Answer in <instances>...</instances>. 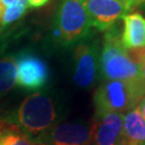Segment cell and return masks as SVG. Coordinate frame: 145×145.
<instances>
[{
    "mask_svg": "<svg viewBox=\"0 0 145 145\" xmlns=\"http://www.w3.org/2000/svg\"><path fill=\"white\" fill-rule=\"evenodd\" d=\"M2 120L31 139L36 138L35 141L38 142L57 125L58 110L48 95L38 91L27 96L15 111Z\"/></svg>",
    "mask_w": 145,
    "mask_h": 145,
    "instance_id": "6da1fadb",
    "label": "cell"
},
{
    "mask_svg": "<svg viewBox=\"0 0 145 145\" xmlns=\"http://www.w3.org/2000/svg\"><path fill=\"white\" fill-rule=\"evenodd\" d=\"M126 52L130 59L139 66L141 71V78L145 83V45L141 47L126 50Z\"/></svg>",
    "mask_w": 145,
    "mask_h": 145,
    "instance_id": "9a60e30c",
    "label": "cell"
},
{
    "mask_svg": "<svg viewBox=\"0 0 145 145\" xmlns=\"http://www.w3.org/2000/svg\"><path fill=\"white\" fill-rule=\"evenodd\" d=\"M121 113H102L96 114L93 128V145H121L123 131Z\"/></svg>",
    "mask_w": 145,
    "mask_h": 145,
    "instance_id": "9c48e42d",
    "label": "cell"
},
{
    "mask_svg": "<svg viewBox=\"0 0 145 145\" xmlns=\"http://www.w3.org/2000/svg\"><path fill=\"white\" fill-rule=\"evenodd\" d=\"M5 126V123L3 121V120H1V119H0V130L2 129Z\"/></svg>",
    "mask_w": 145,
    "mask_h": 145,
    "instance_id": "7402d4cb",
    "label": "cell"
},
{
    "mask_svg": "<svg viewBox=\"0 0 145 145\" xmlns=\"http://www.w3.org/2000/svg\"><path fill=\"white\" fill-rule=\"evenodd\" d=\"M124 25L120 42L125 50L145 45V18L140 13H131L123 17Z\"/></svg>",
    "mask_w": 145,
    "mask_h": 145,
    "instance_id": "30bf717a",
    "label": "cell"
},
{
    "mask_svg": "<svg viewBox=\"0 0 145 145\" xmlns=\"http://www.w3.org/2000/svg\"><path fill=\"white\" fill-rule=\"evenodd\" d=\"M121 145H145V120L138 106L124 114Z\"/></svg>",
    "mask_w": 145,
    "mask_h": 145,
    "instance_id": "8fae6325",
    "label": "cell"
},
{
    "mask_svg": "<svg viewBox=\"0 0 145 145\" xmlns=\"http://www.w3.org/2000/svg\"><path fill=\"white\" fill-rule=\"evenodd\" d=\"M38 143L41 145H90L93 128L85 123L57 124L44 135Z\"/></svg>",
    "mask_w": 145,
    "mask_h": 145,
    "instance_id": "ba28073f",
    "label": "cell"
},
{
    "mask_svg": "<svg viewBox=\"0 0 145 145\" xmlns=\"http://www.w3.org/2000/svg\"><path fill=\"white\" fill-rule=\"evenodd\" d=\"M15 1H17V0H1V2H2V3H3L5 7H7V8H8L9 5H13Z\"/></svg>",
    "mask_w": 145,
    "mask_h": 145,
    "instance_id": "44dd1931",
    "label": "cell"
},
{
    "mask_svg": "<svg viewBox=\"0 0 145 145\" xmlns=\"http://www.w3.org/2000/svg\"><path fill=\"white\" fill-rule=\"evenodd\" d=\"M138 109H139V111H140V113H141V115H142L143 119L145 120V97L142 99V101L139 103V105H138Z\"/></svg>",
    "mask_w": 145,
    "mask_h": 145,
    "instance_id": "ffe728a7",
    "label": "cell"
},
{
    "mask_svg": "<svg viewBox=\"0 0 145 145\" xmlns=\"http://www.w3.org/2000/svg\"><path fill=\"white\" fill-rule=\"evenodd\" d=\"M17 70L16 84L26 90L44 87L50 78L46 61L32 51H21L13 56Z\"/></svg>",
    "mask_w": 145,
    "mask_h": 145,
    "instance_id": "5b68a950",
    "label": "cell"
},
{
    "mask_svg": "<svg viewBox=\"0 0 145 145\" xmlns=\"http://www.w3.org/2000/svg\"><path fill=\"white\" fill-rule=\"evenodd\" d=\"M0 145H41L13 126L7 124L0 130Z\"/></svg>",
    "mask_w": 145,
    "mask_h": 145,
    "instance_id": "4fadbf2b",
    "label": "cell"
},
{
    "mask_svg": "<svg viewBox=\"0 0 145 145\" xmlns=\"http://www.w3.org/2000/svg\"><path fill=\"white\" fill-rule=\"evenodd\" d=\"M27 9H28L27 0H17L13 5H9L5 9V15H3L5 30H7L11 25L15 24L17 21H20L26 14Z\"/></svg>",
    "mask_w": 145,
    "mask_h": 145,
    "instance_id": "5bb4252c",
    "label": "cell"
},
{
    "mask_svg": "<svg viewBox=\"0 0 145 145\" xmlns=\"http://www.w3.org/2000/svg\"><path fill=\"white\" fill-rule=\"evenodd\" d=\"M99 51L95 42L82 41L74 50L73 81L81 88H88L97 78L99 68Z\"/></svg>",
    "mask_w": 145,
    "mask_h": 145,
    "instance_id": "52a82bcc",
    "label": "cell"
},
{
    "mask_svg": "<svg viewBox=\"0 0 145 145\" xmlns=\"http://www.w3.org/2000/svg\"><path fill=\"white\" fill-rule=\"evenodd\" d=\"M121 1H124L125 3H127L131 9L133 7H138V5H144L145 3V0H121Z\"/></svg>",
    "mask_w": 145,
    "mask_h": 145,
    "instance_id": "ac0fdd59",
    "label": "cell"
},
{
    "mask_svg": "<svg viewBox=\"0 0 145 145\" xmlns=\"http://www.w3.org/2000/svg\"><path fill=\"white\" fill-rule=\"evenodd\" d=\"M91 26L100 31L109 30L119 18L131 10L121 0H81Z\"/></svg>",
    "mask_w": 145,
    "mask_h": 145,
    "instance_id": "8992f818",
    "label": "cell"
},
{
    "mask_svg": "<svg viewBox=\"0 0 145 145\" xmlns=\"http://www.w3.org/2000/svg\"><path fill=\"white\" fill-rule=\"evenodd\" d=\"M17 70L13 56L0 58V98L16 85Z\"/></svg>",
    "mask_w": 145,
    "mask_h": 145,
    "instance_id": "7c38bea8",
    "label": "cell"
},
{
    "mask_svg": "<svg viewBox=\"0 0 145 145\" xmlns=\"http://www.w3.org/2000/svg\"><path fill=\"white\" fill-rule=\"evenodd\" d=\"M117 28H110L99 54V69L105 81H142L139 66L132 61L121 42Z\"/></svg>",
    "mask_w": 145,
    "mask_h": 145,
    "instance_id": "3957f363",
    "label": "cell"
},
{
    "mask_svg": "<svg viewBox=\"0 0 145 145\" xmlns=\"http://www.w3.org/2000/svg\"><path fill=\"white\" fill-rule=\"evenodd\" d=\"M5 9H7V7L0 0V36L5 35V27H3V15H5Z\"/></svg>",
    "mask_w": 145,
    "mask_h": 145,
    "instance_id": "e0dca14e",
    "label": "cell"
},
{
    "mask_svg": "<svg viewBox=\"0 0 145 145\" xmlns=\"http://www.w3.org/2000/svg\"><path fill=\"white\" fill-rule=\"evenodd\" d=\"M145 97L143 81H105L93 95L96 114H125L137 108Z\"/></svg>",
    "mask_w": 145,
    "mask_h": 145,
    "instance_id": "7a4b0ae2",
    "label": "cell"
},
{
    "mask_svg": "<svg viewBox=\"0 0 145 145\" xmlns=\"http://www.w3.org/2000/svg\"><path fill=\"white\" fill-rule=\"evenodd\" d=\"M91 24L81 0H61L55 15V38L59 45L70 46L84 41Z\"/></svg>",
    "mask_w": 145,
    "mask_h": 145,
    "instance_id": "277c9868",
    "label": "cell"
},
{
    "mask_svg": "<svg viewBox=\"0 0 145 145\" xmlns=\"http://www.w3.org/2000/svg\"><path fill=\"white\" fill-rule=\"evenodd\" d=\"M50 0H27V5L28 8L31 9H38L41 8L43 5H45Z\"/></svg>",
    "mask_w": 145,
    "mask_h": 145,
    "instance_id": "2e32d148",
    "label": "cell"
},
{
    "mask_svg": "<svg viewBox=\"0 0 145 145\" xmlns=\"http://www.w3.org/2000/svg\"><path fill=\"white\" fill-rule=\"evenodd\" d=\"M5 47H7V40H5V35H2V36H0V56L5 51Z\"/></svg>",
    "mask_w": 145,
    "mask_h": 145,
    "instance_id": "d6986e66",
    "label": "cell"
}]
</instances>
